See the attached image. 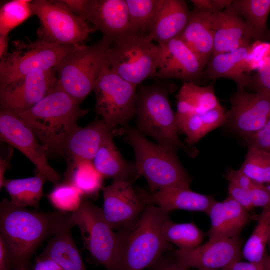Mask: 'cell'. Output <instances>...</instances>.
I'll return each mask as SVG.
<instances>
[{"label":"cell","instance_id":"cell-3","mask_svg":"<svg viewBox=\"0 0 270 270\" xmlns=\"http://www.w3.org/2000/svg\"><path fill=\"white\" fill-rule=\"evenodd\" d=\"M168 212L160 208L147 206L138 220L121 232L122 270H142L152 267L172 246L164 238L162 229Z\"/></svg>","mask_w":270,"mask_h":270},{"label":"cell","instance_id":"cell-8","mask_svg":"<svg viewBox=\"0 0 270 270\" xmlns=\"http://www.w3.org/2000/svg\"><path fill=\"white\" fill-rule=\"evenodd\" d=\"M160 48L146 34L130 32L112 42L108 52V67L125 80L138 86L155 77Z\"/></svg>","mask_w":270,"mask_h":270},{"label":"cell","instance_id":"cell-22","mask_svg":"<svg viewBox=\"0 0 270 270\" xmlns=\"http://www.w3.org/2000/svg\"><path fill=\"white\" fill-rule=\"evenodd\" d=\"M208 215L210 228L207 232L209 240L240 237L242 229L252 218L248 211L228 196L224 200H216Z\"/></svg>","mask_w":270,"mask_h":270},{"label":"cell","instance_id":"cell-36","mask_svg":"<svg viewBox=\"0 0 270 270\" xmlns=\"http://www.w3.org/2000/svg\"><path fill=\"white\" fill-rule=\"evenodd\" d=\"M30 0H12L3 4L0 9V36L10 32L34 14Z\"/></svg>","mask_w":270,"mask_h":270},{"label":"cell","instance_id":"cell-53","mask_svg":"<svg viewBox=\"0 0 270 270\" xmlns=\"http://www.w3.org/2000/svg\"><path fill=\"white\" fill-rule=\"evenodd\" d=\"M17 270H26L24 268H22L19 269H18Z\"/></svg>","mask_w":270,"mask_h":270},{"label":"cell","instance_id":"cell-26","mask_svg":"<svg viewBox=\"0 0 270 270\" xmlns=\"http://www.w3.org/2000/svg\"><path fill=\"white\" fill-rule=\"evenodd\" d=\"M113 134H109L103 142L92 163L104 178H110L113 181L132 182L139 176L135 164L130 163L122 157L113 141Z\"/></svg>","mask_w":270,"mask_h":270},{"label":"cell","instance_id":"cell-2","mask_svg":"<svg viewBox=\"0 0 270 270\" xmlns=\"http://www.w3.org/2000/svg\"><path fill=\"white\" fill-rule=\"evenodd\" d=\"M79 105L56 86L52 92L31 108L12 112L32 130L48 157L64 156L66 143L78 126V119L89 112Z\"/></svg>","mask_w":270,"mask_h":270},{"label":"cell","instance_id":"cell-49","mask_svg":"<svg viewBox=\"0 0 270 270\" xmlns=\"http://www.w3.org/2000/svg\"><path fill=\"white\" fill-rule=\"evenodd\" d=\"M64 2L73 12L81 16L86 0H64Z\"/></svg>","mask_w":270,"mask_h":270},{"label":"cell","instance_id":"cell-20","mask_svg":"<svg viewBox=\"0 0 270 270\" xmlns=\"http://www.w3.org/2000/svg\"><path fill=\"white\" fill-rule=\"evenodd\" d=\"M110 134H114V132L98 118L84 127L78 126L68 137L64 146L66 169L82 160L92 162L101 144Z\"/></svg>","mask_w":270,"mask_h":270},{"label":"cell","instance_id":"cell-50","mask_svg":"<svg viewBox=\"0 0 270 270\" xmlns=\"http://www.w3.org/2000/svg\"><path fill=\"white\" fill-rule=\"evenodd\" d=\"M8 36H0V59L1 60L5 56L8 54Z\"/></svg>","mask_w":270,"mask_h":270},{"label":"cell","instance_id":"cell-23","mask_svg":"<svg viewBox=\"0 0 270 270\" xmlns=\"http://www.w3.org/2000/svg\"><path fill=\"white\" fill-rule=\"evenodd\" d=\"M251 45L212 56L202 74L210 80L230 78L236 84L238 90H244L252 76L248 61Z\"/></svg>","mask_w":270,"mask_h":270},{"label":"cell","instance_id":"cell-38","mask_svg":"<svg viewBox=\"0 0 270 270\" xmlns=\"http://www.w3.org/2000/svg\"><path fill=\"white\" fill-rule=\"evenodd\" d=\"M83 196L81 191L74 185L62 181L54 185L48 197L50 204L58 211L72 213L80 206Z\"/></svg>","mask_w":270,"mask_h":270},{"label":"cell","instance_id":"cell-9","mask_svg":"<svg viewBox=\"0 0 270 270\" xmlns=\"http://www.w3.org/2000/svg\"><path fill=\"white\" fill-rule=\"evenodd\" d=\"M80 45L66 46L40 40L14 42V48L0 60V87L37 70L56 68L63 58Z\"/></svg>","mask_w":270,"mask_h":270},{"label":"cell","instance_id":"cell-5","mask_svg":"<svg viewBox=\"0 0 270 270\" xmlns=\"http://www.w3.org/2000/svg\"><path fill=\"white\" fill-rule=\"evenodd\" d=\"M172 88L164 83L140 88L136 94V130L153 138L166 149L186 150L178 136L175 114L168 100Z\"/></svg>","mask_w":270,"mask_h":270},{"label":"cell","instance_id":"cell-7","mask_svg":"<svg viewBox=\"0 0 270 270\" xmlns=\"http://www.w3.org/2000/svg\"><path fill=\"white\" fill-rule=\"evenodd\" d=\"M69 218L79 228L84 245L96 262L107 270H122V236L106 220L102 208L83 199Z\"/></svg>","mask_w":270,"mask_h":270},{"label":"cell","instance_id":"cell-52","mask_svg":"<svg viewBox=\"0 0 270 270\" xmlns=\"http://www.w3.org/2000/svg\"><path fill=\"white\" fill-rule=\"evenodd\" d=\"M266 186V188H268V190L270 192V184Z\"/></svg>","mask_w":270,"mask_h":270},{"label":"cell","instance_id":"cell-43","mask_svg":"<svg viewBox=\"0 0 270 270\" xmlns=\"http://www.w3.org/2000/svg\"><path fill=\"white\" fill-rule=\"evenodd\" d=\"M225 176L228 182H232L248 191L250 190L254 183L240 169L228 170Z\"/></svg>","mask_w":270,"mask_h":270},{"label":"cell","instance_id":"cell-44","mask_svg":"<svg viewBox=\"0 0 270 270\" xmlns=\"http://www.w3.org/2000/svg\"><path fill=\"white\" fill-rule=\"evenodd\" d=\"M230 270H270V256L266 253L258 262H236Z\"/></svg>","mask_w":270,"mask_h":270},{"label":"cell","instance_id":"cell-27","mask_svg":"<svg viewBox=\"0 0 270 270\" xmlns=\"http://www.w3.org/2000/svg\"><path fill=\"white\" fill-rule=\"evenodd\" d=\"M176 122L194 114L203 113L220 106L210 84L200 86L184 82L176 96Z\"/></svg>","mask_w":270,"mask_h":270},{"label":"cell","instance_id":"cell-14","mask_svg":"<svg viewBox=\"0 0 270 270\" xmlns=\"http://www.w3.org/2000/svg\"><path fill=\"white\" fill-rule=\"evenodd\" d=\"M104 217L114 229L124 230L138 220L146 204L142 192L136 191L132 182L116 180L102 187Z\"/></svg>","mask_w":270,"mask_h":270},{"label":"cell","instance_id":"cell-17","mask_svg":"<svg viewBox=\"0 0 270 270\" xmlns=\"http://www.w3.org/2000/svg\"><path fill=\"white\" fill-rule=\"evenodd\" d=\"M158 45L160 60L154 78L194 82L202 75L204 68L200 62L178 36Z\"/></svg>","mask_w":270,"mask_h":270},{"label":"cell","instance_id":"cell-28","mask_svg":"<svg viewBox=\"0 0 270 270\" xmlns=\"http://www.w3.org/2000/svg\"><path fill=\"white\" fill-rule=\"evenodd\" d=\"M73 226L68 216L66 222L50 240L40 258L52 260L64 270H86L71 235Z\"/></svg>","mask_w":270,"mask_h":270},{"label":"cell","instance_id":"cell-54","mask_svg":"<svg viewBox=\"0 0 270 270\" xmlns=\"http://www.w3.org/2000/svg\"></svg>","mask_w":270,"mask_h":270},{"label":"cell","instance_id":"cell-46","mask_svg":"<svg viewBox=\"0 0 270 270\" xmlns=\"http://www.w3.org/2000/svg\"><path fill=\"white\" fill-rule=\"evenodd\" d=\"M34 270H64L53 260L48 258H40L34 266Z\"/></svg>","mask_w":270,"mask_h":270},{"label":"cell","instance_id":"cell-32","mask_svg":"<svg viewBox=\"0 0 270 270\" xmlns=\"http://www.w3.org/2000/svg\"><path fill=\"white\" fill-rule=\"evenodd\" d=\"M63 181L80 190L84 196H94L102 188L103 176L98 171L92 162L82 160L66 169Z\"/></svg>","mask_w":270,"mask_h":270},{"label":"cell","instance_id":"cell-35","mask_svg":"<svg viewBox=\"0 0 270 270\" xmlns=\"http://www.w3.org/2000/svg\"><path fill=\"white\" fill-rule=\"evenodd\" d=\"M132 30L148 34L156 20L162 0H126Z\"/></svg>","mask_w":270,"mask_h":270},{"label":"cell","instance_id":"cell-16","mask_svg":"<svg viewBox=\"0 0 270 270\" xmlns=\"http://www.w3.org/2000/svg\"><path fill=\"white\" fill-rule=\"evenodd\" d=\"M225 123L244 139L262 129L270 118V95L238 91L230 99Z\"/></svg>","mask_w":270,"mask_h":270},{"label":"cell","instance_id":"cell-18","mask_svg":"<svg viewBox=\"0 0 270 270\" xmlns=\"http://www.w3.org/2000/svg\"><path fill=\"white\" fill-rule=\"evenodd\" d=\"M81 16L112 42L133 32L126 0H86Z\"/></svg>","mask_w":270,"mask_h":270},{"label":"cell","instance_id":"cell-30","mask_svg":"<svg viewBox=\"0 0 270 270\" xmlns=\"http://www.w3.org/2000/svg\"><path fill=\"white\" fill-rule=\"evenodd\" d=\"M46 182L40 176L24 178L4 180L2 188L8 194L10 201L14 204L22 206H38L43 196V186Z\"/></svg>","mask_w":270,"mask_h":270},{"label":"cell","instance_id":"cell-31","mask_svg":"<svg viewBox=\"0 0 270 270\" xmlns=\"http://www.w3.org/2000/svg\"><path fill=\"white\" fill-rule=\"evenodd\" d=\"M241 17L252 28L258 40L267 34L270 0H236L226 8Z\"/></svg>","mask_w":270,"mask_h":270},{"label":"cell","instance_id":"cell-15","mask_svg":"<svg viewBox=\"0 0 270 270\" xmlns=\"http://www.w3.org/2000/svg\"><path fill=\"white\" fill-rule=\"evenodd\" d=\"M56 69L37 70L0 87V110L12 112L27 110L54 89Z\"/></svg>","mask_w":270,"mask_h":270},{"label":"cell","instance_id":"cell-51","mask_svg":"<svg viewBox=\"0 0 270 270\" xmlns=\"http://www.w3.org/2000/svg\"><path fill=\"white\" fill-rule=\"evenodd\" d=\"M268 247L270 249V238H269V240L268 242Z\"/></svg>","mask_w":270,"mask_h":270},{"label":"cell","instance_id":"cell-34","mask_svg":"<svg viewBox=\"0 0 270 270\" xmlns=\"http://www.w3.org/2000/svg\"><path fill=\"white\" fill-rule=\"evenodd\" d=\"M162 233L167 242L174 244L180 250H190L200 246L205 236L194 222L178 224L169 218L164 224Z\"/></svg>","mask_w":270,"mask_h":270},{"label":"cell","instance_id":"cell-1","mask_svg":"<svg viewBox=\"0 0 270 270\" xmlns=\"http://www.w3.org/2000/svg\"><path fill=\"white\" fill-rule=\"evenodd\" d=\"M66 212H36L17 206L4 198L0 204V238L16 270L24 268L29 258L46 238L66 222Z\"/></svg>","mask_w":270,"mask_h":270},{"label":"cell","instance_id":"cell-29","mask_svg":"<svg viewBox=\"0 0 270 270\" xmlns=\"http://www.w3.org/2000/svg\"><path fill=\"white\" fill-rule=\"evenodd\" d=\"M226 112L220 106L203 113L194 114L177 122L178 131L186 136L188 144H193L210 132L225 123Z\"/></svg>","mask_w":270,"mask_h":270},{"label":"cell","instance_id":"cell-37","mask_svg":"<svg viewBox=\"0 0 270 270\" xmlns=\"http://www.w3.org/2000/svg\"><path fill=\"white\" fill-rule=\"evenodd\" d=\"M240 170L255 182H270V153L256 148L248 147L245 160Z\"/></svg>","mask_w":270,"mask_h":270},{"label":"cell","instance_id":"cell-39","mask_svg":"<svg viewBox=\"0 0 270 270\" xmlns=\"http://www.w3.org/2000/svg\"><path fill=\"white\" fill-rule=\"evenodd\" d=\"M257 73L251 76L246 88L270 95V48L266 52L258 68Z\"/></svg>","mask_w":270,"mask_h":270},{"label":"cell","instance_id":"cell-48","mask_svg":"<svg viewBox=\"0 0 270 270\" xmlns=\"http://www.w3.org/2000/svg\"><path fill=\"white\" fill-rule=\"evenodd\" d=\"M152 268L154 270H189L180 266L174 260H162V258Z\"/></svg>","mask_w":270,"mask_h":270},{"label":"cell","instance_id":"cell-11","mask_svg":"<svg viewBox=\"0 0 270 270\" xmlns=\"http://www.w3.org/2000/svg\"><path fill=\"white\" fill-rule=\"evenodd\" d=\"M137 86L118 76L108 66L104 68L95 84V110L106 126L114 130L126 126L136 114Z\"/></svg>","mask_w":270,"mask_h":270},{"label":"cell","instance_id":"cell-33","mask_svg":"<svg viewBox=\"0 0 270 270\" xmlns=\"http://www.w3.org/2000/svg\"><path fill=\"white\" fill-rule=\"evenodd\" d=\"M252 218L257 224L242 250V256L248 262H258L266 253V247L270 236V208H264L260 214Z\"/></svg>","mask_w":270,"mask_h":270},{"label":"cell","instance_id":"cell-19","mask_svg":"<svg viewBox=\"0 0 270 270\" xmlns=\"http://www.w3.org/2000/svg\"><path fill=\"white\" fill-rule=\"evenodd\" d=\"M210 22L214 34L212 56L250 46L258 40L246 22L226 8L211 12Z\"/></svg>","mask_w":270,"mask_h":270},{"label":"cell","instance_id":"cell-4","mask_svg":"<svg viewBox=\"0 0 270 270\" xmlns=\"http://www.w3.org/2000/svg\"><path fill=\"white\" fill-rule=\"evenodd\" d=\"M112 40L103 36L91 46L81 45L66 56L56 68V86L80 104L94 90L105 68Z\"/></svg>","mask_w":270,"mask_h":270},{"label":"cell","instance_id":"cell-6","mask_svg":"<svg viewBox=\"0 0 270 270\" xmlns=\"http://www.w3.org/2000/svg\"><path fill=\"white\" fill-rule=\"evenodd\" d=\"M124 130L134 150L137 172L146 178L151 192L170 186H190V178L175 151L152 143L128 126Z\"/></svg>","mask_w":270,"mask_h":270},{"label":"cell","instance_id":"cell-40","mask_svg":"<svg viewBox=\"0 0 270 270\" xmlns=\"http://www.w3.org/2000/svg\"><path fill=\"white\" fill-rule=\"evenodd\" d=\"M244 140L248 147L256 148L270 153V118L259 131Z\"/></svg>","mask_w":270,"mask_h":270},{"label":"cell","instance_id":"cell-21","mask_svg":"<svg viewBox=\"0 0 270 270\" xmlns=\"http://www.w3.org/2000/svg\"><path fill=\"white\" fill-rule=\"evenodd\" d=\"M142 193L146 204L158 206L168 212L182 210L201 212L208 214L216 201L212 196L192 191L190 186H172L149 194Z\"/></svg>","mask_w":270,"mask_h":270},{"label":"cell","instance_id":"cell-24","mask_svg":"<svg viewBox=\"0 0 270 270\" xmlns=\"http://www.w3.org/2000/svg\"><path fill=\"white\" fill-rule=\"evenodd\" d=\"M190 13L184 0H162L148 38L161 44L178 36L186 27Z\"/></svg>","mask_w":270,"mask_h":270},{"label":"cell","instance_id":"cell-25","mask_svg":"<svg viewBox=\"0 0 270 270\" xmlns=\"http://www.w3.org/2000/svg\"><path fill=\"white\" fill-rule=\"evenodd\" d=\"M210 13L197 9L192 11L186 27L178 36L196 55L204 68L212 56L214 49V34Z\"/></svg>","mask_w":270,"mask_h":270},{"label":"cell","instance_id":"cell-13","mask_svg":"<svg viewBox=\"0 0 270 270\" xmlns=\"http://www.w3.org/2000/svg\"><path fill=\"white\" fill-rule=\"evenodd\" d=\"M242 240L240 237L210 240L204 244L174 252V261L184 268L198 270H230L242 256Z\"/></svg>","mask_w":270,"mask_h":270},{"label":"cell","instance_id":"cell-12","mask_svg":"<svg viewBox=\"0 0 270 270\" xmlns=\"http://www.w3.org/2000/svg\"><path fill=\"white\" fill-rule=\"evenodd\" d=\"M0 140L21 152L36 166V174L56 185L60 176L49 164L45 150L32 130L12 112L0 110Z\"/></svg>","mask_w":270,"mask_h":270},{"label":"cell","instance_id":"cell-45","mask_svg":"<svg viewBox=\"0 0 270 270\" xmlns=\"http://www.w3.org/2000/svg\"><path fill=\"white\" fill-rule=\"evenodd\" d=\"M12 149L9 148L5 155H0V188H2V184L4 180V174L8 168H10V160L12 154Z\"/></svg>","mask_w":270,"mask_h":270},{"label":"cell","instance_id":"cell-10","mask_svg":"<svg viewBox=\"0 0 270 270\" xmlns=\"http://www.w3.org/2000/svg\"><path fill=\"white\" fill-rule=\"evenodd\" d=\"M30 4L34 14L40 21V40L66 46L80 45L95 31L63 0H34Z\"/></svg>","mask_w":270,"mask_h":270},{"label":"cell","instance_id":"cell-42","mask_svg":"<svg viewBox=\"0 0 270 270\" xmlns=\"http://www.w3.org/2000/svg\"><path fill=\"white\" fill-rule=\"evenodd\" d=\"M228 194L236 202L245 210L248 211L254 208L251 202L249 191H248L237 184L228 182Z\"/></svg>","mask_w":270,"mask_h":270},{"label":"cell","instance_id":"cell-47","mask_svg":"<svg viewBox=\"0 0 270 270\" xmlns=\"http://www.w3.org/2000/svg\"><path fill=\"white\" fill-rule=\"evenodd\" d=\"M11 260L8 252L0 238V270H10Z\"/></svg>","mask_w":270,"mask_h":270},{"label":"cell","instance_id":"cell-41","mask_svg":"<svg viewBox=\"0 0 270 270\" xmlns=\"http://www.w3.org/2000/svg\"><path fill=\"white\" fill-rule=\"evenodd\" d=\"M249 193L254 208H270V192L266 186L254 182Z\"/></svg>","mask_w":270,"mask_h":270}]
</instances>
